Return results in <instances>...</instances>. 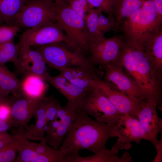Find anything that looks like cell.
<instances>
[{
    "instance_id": "cell-13",
    "label": "cell",
    "mask_w": 162,
    "mask_h": 162,
    "mask_svg": "<svg viewBox=\"0 0 162 162\" xmlns=\"http://www.w3.org/2000/svg\"><path fill=\"white\" fill-rule=\"evenodd\" d=\"M137 104L136 118L144 129L146 140L154 145L158 140V134L162 132V119L158 114L157 104L151 99L145 98Z\"/></svg>"
},
{
    "instance_id": "cell-36",
    "label": "cell",
    "mask_w": 162,
    "mask_h": 162,
    "mask_svg": "<svg viewBox=\"0 0 162 162\" xmlns=\"http://www.w3.org/2000/svg\"><path fill=\"white\" fill-rule=\"evenodd\" d=\"M68 2L73 11L85 20L87 13L78 0H68Z\"/></svg>"
},
{
    "instance_id": "cell-8",
    "label": "cell",
    "mask_w": 162,
    "mask_h": 162,
    "mask_svg": "<svg viewBox=\"0 0 162 162\" xmlns=\"http://www.w3.org/2000/svg\"><path fill=\"white\" fill-rule=\"evenodd\" d=\"M79 108L98 122L115 125L122 114L114 107L108 98L96 87L92 88L80 102Z\"/></svg>"
},
{
    "instance_id": "cell-4",
    "label": "cell",
    "mask_w": 162,
    "mask_h": 162,
    "mask_svg": "<svg viewBox=\"0 0 162 162\" xmlns=\"http://www.w3.org/2000/svg\"><path fill=\"white\" fill-rule=\"evenodd\" d=\"M54 8L55 22L65 32L70 47L84 54L88 52L89 39L85 20L69 5H54Z\"/></svg>"
},
{
    "instance_id": "cell-9",
    "label": "cell",
    "mask_w": 162,
    "mask_h": 162,
    "mask_svg": "<svg viewBox=\"0 0 162 162\" xmlns=\"http://www.w3.org/2000/svg\"><path fill=\"white\" fill-rule=\"evenodd\" d=\"M101 67L104 71L102 79L115 89L129 97L137 104L143 99L147 98L119 62Z\"/></svg>"
},
{
    "instance_id": "cell-24",
    "label": "cell",
    "mask_w": 162,
    "mask_h": 162,
    "mask_svg": "<svg viewBox=\"0 0 162 162\" xmlns=\"http://www.w3.org/2000/svg\"><path fill=\"white\" fill-rule=\"evenodd\" d=\"M20 80L5 64H0V94L8 96L18 92Z\"/></svg>"
},
{
    "instance_id": "cell-40",
    "label": "cell",
    "mask_w": 162,
    "mask_h": 162,
    "mask_svg": "<svg viewBox=\"0 0 162 162\" xmlns=\"http://www.w3.org/2000/svg\"><path fill=\"white\" fill-rule=\"evenodd\" d=\"M158 14L162 16V0H152Z\"/></svg>"
},
{
    "instance_id": "cell-7",
    "label": "cell",
    "mask_w": 162,
    "mask_h": 162,
    "mask_svg": "<svg viewBox=\"0 0 162 162\" xmlns=\"http://www.w3.org/2000/svg\"><path fill=\"white\" fill-rule=\"evenodd\" d=\"M54 5L44 0H26L16 15L14 25L27 28H35L55 22Z\"/></svg>"
},
{
    "instance_id": "cell-44",
    "label": "cell",
    "mask_w": 162,
    "mask_h": 162,
    "mask_svg": "<svg viewBox=\"0 0 162 162\" xmlns=\"http://www.w3.org/2000/svg\"><path fill=\"white\" fill-rule=\"evenodd\" d=\"M1 132H0V134H1Z\"/></svg>"
},
{
    "instance_id": "cell-26",
    "label": "cell",
    "mask_w": 162,
    "mask_h": 162,
    "mask_svg": "<svg viewBox=\"0 0 162 162\" xmlns=\"http://www.w3.org/2000/svg\"><path fill=\"white\" fill-rule=\"evenodd\" d=\"M26 0H0V16L8 24H12Z\"/></svg>"
},
{
    "instance_id": "cell-31",
    "label": "cell",
    "mask_w": 162,
    "mask_h": 162,
    "mask_svg": "<svg viewBox=\"0 0 162 162\" xmlns=\"http://www.w3.org/2000/svg\"><path fill=\"white\" fill-rule=\"evenodd\" d=\"M60 103L57 98L51 96L45 97V125H48L56 117Z\"/></svg>"
},
{
    "instance_id": "cell-27",
    "label": "cell",
    "mask_w": 162,
    "mask_h": 162,
    "mask_svg": "<svg viewBox=\"0 0 162 162\" xmlns=\"http://www.w3.org/2000/svg\"><path fill=\"white\" fill-rule=\"evenodd\" d=\"M101 12L98 9L90 8L86 14L85 21L89 36V43L104 36L100 33L98 28V18Z\"/></svg>"
},
{
    "instance_id": "cell-2",
    "label": "cell",
    "mask_w": 162,
    "mask_h": 162,
    "mask_svg": "<svg viewBox=\"0 0 162 162\" xmlns=\"http://www.w3.org/2000/svg\"><path fill=\"white\" fill-rule=\"evenodd\" d=\"M118 62L146 98L155 101L157 107L161 110L162 78L157 73L142 50L127 42Z\"/></svg>"
},
{
    "instance_id": "cell-18",
    "label": "cell",
    "mask_w": 162,
    "mask_h": 162,
    "mask_svg": "<svg viewBox=\"0 0 162 162\" xmlns=\"http://www.w3.org/2000/svg\"><path fill=\"white\" fill-rule=\"evenodd\" d=\"M45 81L49 83L67 99V103L75 107L79 104L90 89L78 87L70 82L60 74L55 76L49 74Z\"/></svg>"
},
{
    "instance_id": "cell-17",
    "label": "cell",
    "mask_w": 162,
    "mask_h": 162,
    "mask_svg": "<svg viewBox=\"0 0 162 162\" xmlns=\"http://www.w3.org/2000/svg\"><path fill=\"white\" fill-rule=\"evenodd\" d=\"M58 70L72 84L84 89L95 87L96 81L101 78L94 66L72 67Z\"/></svg>"
},
{
    "instance_id": "cell-28",
    "label": "cell",
    "mask_w": 162,
    "mask_h": 162,
    "mask_svg": "<svg viewBox=\"0 0 162 162\" xmlns=\"http://www.w3.org/2000/svg\"><path fill=\"white\" fill-rule=\"evenodd\" d=\"M19 49V46L15 44L14 38L0 43V64L12 62L15 65L18 58Z\"/></svg>"
},
{
    "instance_id": "cell-41",
    "label": "cell",
    "mask_w": 162,
    "mask_h": 162,
    "mask_svg": "<svg viewBox=\"0 0 162 162\" xmlns=\"http://www.w3.org/2000/svg\"><path fill=\"white\" fill-rule=\"evenodd\" d=\"M11 127L9 123L0 120V132L7 131Z\"/></svg>"
},
{
    "instance_id": "cell-37",
    "label": "cell",
    "mask_w": 162,
    "mask_h": 162,
    "mask_svg": "<svg viewBox=\"0 0 162 162\" xmlns=\"http://www.w3.org/2000/svg\"><path fill=\"white\" fill-rule=\"evenodd\" d=\"M13 140V136L7 131L1 132L0 134V149L10 144Z\"/></svg>"
},
{
    "instance_id": "cell-16",
    "label": "cell",
    "mask_w": 162,
    "mask_h": 162,
    "mask_svg": "<svg viewBox=\"0 0 162 162\" xmlns=\"http://www.w3.org/2000/svg\"><path fill=\"white\" fill-rule=\"evenodd\" d=\"M95 87L101 92L120 113L128 114L136 118L138 110L137 104L129 97L115 89L101 78L97 80Z\"/></svg>"
},
{
    "instance_id": "cell-29",
    "label": "cell",
    "mask_w": 162,
    "mask_h": 162,
    "mask_svg": "<svg viewBox=\"0 0 162 162\" xmlns=\"http://www.w3.org/2000/svg\"><path fill=\"white\" fill-rule=\"evenodd\" d=\"M25 143L39 154L56 158L59 159L61 162H64L65 154L59 150L50 146L45 140L40 142V143H37L30 141L27 139Z\"/></svg>"
},
{
    "instance_id": "cell-6",
    "label": "cell",
    "mask_w": 162,
    "mask_h": 162,
    "mask_svg": "<svg viewBox=\"0 0 162 162\" xmlns=\"http://www.w3.org/2000/svg\"><path fill=\"white\" fill-rule=\"evenodd\" d=\"M127 42L122 34L114 35L108 38L103 36L90 42L88 52L90 56L87 59L90 63L95 67L118 62Z\"/></svg>"
},
{
    "instance_id": "cell-34",
    "label": "cell",
    "mask_w": 162,
    "mask_h": 162,
    "mask_svg": "<svg viewBox=\"0 0 162 162\" xmlns=\"http://www.w3.org/2000/svg\"><path fill=\"white\" fill-rule=\"evenodd\" d=\"M20 29V27L15 25L0 26V43L14 38Z\"/></svg>"
},
{
    "instance_id": "cell-23",
    "label": "cell",
    "mask_w": 162,
    "mask_h": 162,
    "mask_svg": "<svg viewBox=\"0 0 162 162\" xmlns=\"http://www.w3.org/2000/svg\"><path fill=\"white\" fill-rule=\"evenodd\" d=\"M26 138L21 135L17 142L18 154L14 161L16 162H61L58 159L39 154L28 146L25 143Z\"/></svg>"
},
{
    "instance_id": "cell-15",
    "label": "cell",
    "mask_w": 162,
    "mask_h": 162,
    "mask_svg": "<svg viewBox=\"0 0 162 162\" xmlns=\"http://www.w3.org/2000/svg\"><path fill=\"white\" fill-rule=\"evenodd\" d=\"M13 94L10 104L11 125L16 127H24L28 129L29 122L34 115L40 100H29L18 93Z\"/></svg>"
},
{
    "instance_id": "cell-38",
    "label": "cell",
    "mask_w": 162,
    "mask_h": 162,
    "mask_svg": "<svg viewBox=\"0 0 162 162\" xmlns=\"http://www.w3.org/2000/svg\"><path fill=\"white\" fill-rule=\"evenodd\" d=\"M161 137L160 140L154 145L156 148V154L153 160V162H161L162 161V136L161 133Z\"/></svg>"
},
{
    "instance_id": "cell-33",
    "label": "cell",
    "mask_w": 162,
    "mask_h": 162,
    "mask_svg": "<svg viewBox=\"0 0 162 162\" xmlns=\"http://www.w3.org/2000/svg\"><path fill=\"white\" fill-rule=\"evenodd\" d=\"M89 8L98 9L107 15H113V11L118 0H87Z\"/></svg>"
},
{
    "instance_id": "cell-10",
    "label": "cell",
    "mask_w": 162,
    "mask_h": 162,
    "mask_svg": "<svg viewBox=\"0 0 162 162\" xmlns=\"http://www.w3.org/2000/svg\"><path fill=\"white\" fill-rule=\"evenodd\" d=\"M78 108L67 103L64 106H59L56 118L45 127V140L49 146L59 149L74 121Z\"/></svg>"
},
{
    "instance_id": "cell-39",
    "label": "cell",
    "mask_w": 162,
    "mask_h": 162,
    "mask_svg": "<svg viewBox=\"0 0 162 162\" xmlns=\"http://www.w3.org/2000/svg\"><path fill=\"white\" fill-rule=\"evenodd\" d=\"M53 5L64 6L68 5V0H45Z\"/></svg>"
},
{
    "instance_id": "cell-30",
    "label": "cell",
    "mask_w": 162,
    "mask_h": 162,
    "mask_svg": "<svg viewBox=\"0 0 162 162\" xmlns=\"http://www.w3.org/2000/svg\"><path fill=\"white\" fill-rule=\"evenodd\" d=\"M101 12L100 13L98 21V30L101 34L111 31L115 34L118 32L119 26L117 24L114 16H105Z\"/></svg>"
},
{
    "instance_id": "cell-14",
    "label": "cell",
    "mask_w": 162,
    "mask_h": 162,
    "mask_svg": "<svg viewBox=\"0 0 162 162\" xmlns=\"http://www.w3.org/2000/svg\"><path fill=\"white\" fill-rule=\"evenodd\" d=\"M18 45V56L15 65L17 72L23 75L30 73L36 74L45 80L50 74L47 72V65L41 53L31 47Z\"/></svg>"
},
{
    "instance_id": "cell-21",
    "label": "cell",
    "mask_w": 162,
    "mask_h": 162,
    "mask_svg": "<svg viewBox=\"0 0 162 162\" xmlns=\"http://www.w3.org/2000/svg\"><path fill=\"white\" fill-rule=\"evenodd\" d=\"M158 75L162 78V28L150 42L142 48Z\"/></svg>"
},
{
    "instance_id": "cell-5",
    "label": "cell",
    "mask_w": 162,
    "mask_h": 162,
    "mask_svg": "<svg viewBox=\"0 0 162 162\" xmlns=\"http://www.w3.org/2000/svg\"><path fill=\"white\" fill-rule=\"evenodd\" d=\"M34 47L41 53L47 65L58 70L72 67L94 66L84 54L75 49L71 50L61 43Z\"/></svg>"
},
{
    "instance_id": "cell-32",
    "label": "cell",
    "mask_w": 162,
    "mask_h": 162,
    "mask_svg": "<svg viewBox=\"0 0 162 162\" xmlns=\"http://www.w3.org/2000/svg\"><path fill=\"white\" fill-rule=\"evenodd\" d=\"M13 137V140L10 144L0 149V162L14 161L18 150L16 137L14 134Z\"/></svg>"
},
{
    "instance_id": "cell-25",
    "label": "cell",
    "mask_w": 162,
    "mask_h": 162,
    "mask_svg": "<svg viewBox=\"0 0 162 162\" xmlns=\"http://www.w3.org/2000/svg\"><path fill=\"white\" fill-rule=\"evenodd\" d=\"M145 0H118L113 14L116 22L120 23L133 13L139 9Z\"/></svg>"
},
{
    "instance_id": "cell-19",
    "label": "cell",
    "mask_w": 162,
    "mask_h": 162,
    "mask_svg": "<svg viewBox=\"0 0 162 162\" xmlns=\"http://www.w3.org/2000/svg\"><path fill=\"white\" fill-rule=\"evenodd\" d=\"M41 76L33 74L23 75L17 93L29 100L38 101L46 96L49 86Z\"/></svg>"
},
{
    "instance_id": "cell-3",
    "label": "cell",
    "mask_w": 162,
    "mask_h": 162,
    "mask_svg": "<svg viewBox=\"0 0 162 162\" xmlns=\"http://www.w3.org/2000/svg\"><path fill=\"white\" fill-rule=\"evenodd\" d=\"M162 28V16L158 14L153 0H145L139 9L120 23L118 32L128 44L142 49Z\"/></svg>"
},
{
    "instance_id": "cell-20",
    "label": "cell",
    "mask_w": 162,
    "mask_h": 162,
    "mask_svg": "<svg viewBox=\"0 0 162 162\" xmlns=\"http://www.w3.org/2000/svg\"><path fill=\"white\" fill-rule=\"evenodd\" d=\"M119 149L114 144L110 149L106 148L93 154L82 157L79 154L68 155L65 162H131L132 157L128 152H124L122 157L119 155Z\"/></svg>"
},
{
    "instance_id": "cell-35",
    "label": "cell",
    "mask_w": 162,
    "mask_h": 162,
    "mask_svg": "<svg viewBox=\"0 0 162 162\" xmlns=\"http://www.w3.org/2000/svg\"><path fill=\"white\" fill-rule=\"evenodd\" d=\"M11 99L10 101L0 106V120L9 123L11 126L10 104Z\"/></svg>"
},
{
    "instance_id": "cell-42",
    "label": "cell",
    "mask_w": 162,
    "mask_h": 162,
    "mask_svg": "<svg viewBox=\"0 0 162 162\" xmlns=\"http://www.w3.org/2000/svg\"><path fill=\"white\" fill-rule=\"evenodd\" d=\"M85 11L87 13L89 9L88 3L87 0H78Z\"/></svg>"
},
{
    "instance_id": "cell-12",
    "label": "cell",
    "mask_w": 162,
    "mask_h": 162,
    "mask_svg": "<svg viewBox=\"0 0 162 162\" xmlns=\"http://www.w3.org/2000/svg\"><path fill=\"white\" fill-rule=\"evenodd\" d=\"M114 130L117 141L114 144L119 150L129 149L131 143L139 144L141 140H146L145 130L137 119L128 114H122L115 125Z\"/></svg>"
},
{
    "instance_id": "cell-43",
    "label": "cell",
    "mask_w": 162,
    "mask_h": 162,
    "mask_svg": "<svg viewBox=\"0 0 162 162\" xmlns=\"http://www.w3.org/2000/svg\"><path fill=\"white\" fill-rule=\"evenodd\" d=\"M4 22V20L0 16V26H2V23Z\"/></svg>"
},
{
    "instance_id": "cell-1",
    "label": "cell",
    "mask_w": 162,
    "mask_h": 162,
    "mask_svg": "<svg viewBox=\"0 0 162 162\" xmlns=\"http://www.w3.org/2000/svg\"><path fill=\"white\" fill-rule=\"evenodd\" d=\"M115 126L93 120L79 108L59 150L65 155L79 154L80 150L98 153L106 148L109 139L116 137Z\"/></svg>"
},
{
    "instance_id": "cell-22",
    "label": "cell",
    "mask_w": 162,
    "mask_h": 162,
    "mask_svg": "<svg viewBox=\"0 0 162 162\" xmlns=\"http://www.w3.org/2000/svg\"><path fill=\"white\" fill-rule=\"evenodd\" d=\"M46 97L40 100L38 104L34 114L36 117L35 125L32 127H29L27 132L24 134V136L28 140L40 142L45 140Z\"/></svg>"
},
{
    "instance_id": "cell-11",
    "label": "cell",
    "mask_w": 162,
    "mask_h": 162,
    "mask_svg": "<svg viewBox=\"0 0 162 162\" xmlns=\"http://www.w3.org/2000/svg\"><path fill=\"white\" fill-rule=\"evenodd\" d=\"M62 43L71 47L63 30L55 22H52L36 28H27L21 35L18 44L35 47Z\"/></svg>"
}]
</instances>
